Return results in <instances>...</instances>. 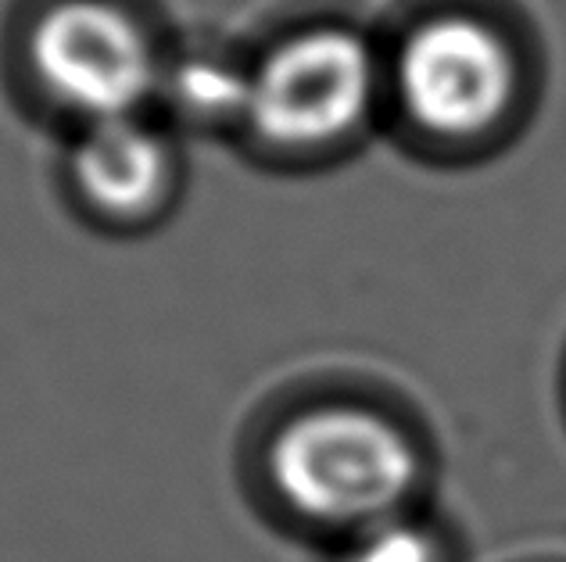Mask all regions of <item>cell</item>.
Segmentation results:
<instances>
[{
  "mask_svg": "<svg viewBox=\"0 0 566 562\" xmlns=\"http://www.w3.org/2000/svg\"><path fill=\"white\" fill-rule=\"evenodd\" d=\"M265 466L291 512L355 534L401 516L420 477L412 441L359 405H312L280 423Z\"/></svg>",
  "mask_w": 566,
  "mask_h": 562,
  "instance_id": "1",
  "label": "cell"
},
{
  "mask_svg": "<svg viewBox=\"0 0 566 562\" xmlns=\"http://www.w3.org/2000/svg\"><path fill=\"white\" fill-rule=\"evenodd\" d=\"M22 57L40 94L80 129L151 115L169 54L126 0H48L25 25Z\"/></svg>",
  "mask_w": 566,
  "mask_h": 562,
  "instance_id": "2",
  "label": "cell"
},
{
  "mask_svg": "<svg viewBox=\"0 0 566 562\" xmlns=\"http://www.w3.org/2000/svg\"><path fill=\"white\" fill-rule=\"evenodd\" d=\"M374 94L377 57L355 29H294L248 57L241 137L273 155L323 151L363 126Z\"/></svg>",
  "mask_w": 566,
  "mask_h": 562,
  "instance_id": "3",
  "label": "cell"
},
{
  "mask_svg": "<svg viewBox=\"0 0 566 562\" xmlns=\"http://www.w3.org/2000/svg\"><path fill=\"white\" fill-rule=\"evenodd\" d=\"M406 112L430 132L467 137L491 126L513 97V54L499 33L467 14L416 25L395 57Z\"/></svg>",
  "mask_w": 566,
  "mask_h": 562,
  "instance_id": "4",
  "label": "cell"
},
{
  "mask_svg": "<svg viewBox=\"0 0 566 562\" xmlns=\"http://www.w3.org/2000/svg\"><path fill=\"white\" fill-rule=\"evenodd\" d=\"M72 198L112 226L161 212L180 183V151L151 115H123L80 126L65 151Z\"/></svg>",
  "mask_w": 566,
  "mask_h": 562,
  "instance_id": "5",
  "label": "cell"
},
{
  "mask_svg": "<svg viewBox=\"0 0 566 562\" xmlns=\"http://www.w3.org/2000/svg\"><path fill=\"white\" fill-rule=\"evenodd\" d=\"M155 105L169 115V123L241 132L248 112V57L222 51H184L166 57Z\"/></svg>",
  "mask_w": 566,
  "mask_h": 562,
  "instance_id": "6",
  "label": "cell"
},
{
  "mask_svg": "<svg viewBox=\"0 0 566 562\" xmlns=\"http://www.w3.org/2000/svg\"><path fill=\"white\" fill-rule=\"evenodd\" d=\"M340 562H441V549L427 527L406 516H391V520L359 530Z\"/></svg>",
  "mask_w": 566,
  "mask_h": 562,
  "instance_id": "7",
  "label": "cell"
}]
</instances>
